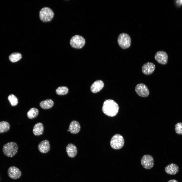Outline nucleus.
Returning <instances> with one entry per match:
<instances>
[{"instance_id":"obj_1","label":"nucleus","mask_w":182,"mask_h":182,"mask_svg":"<svg viewBox=\"0 0 182 182\" xmlns=\"http://www.w3.org/2000/svg\"><path fill=\"white\" fill-rule=\"evenodd\" d=\"M119 106L115 101L111 99L106 100L104 102L102 107L103 112L106 115L113 117L118 113Z\"/></svg>"},{"instance_id":"obj_2","label":"nucleus","mask_w":182,"mask_h":182,"mask_svg":"<svg viewBox=\"0 0 182 182\" xmlns=\"http://www.w3.org/2000/svg\"><path fill=\"white\" fill-rule=\"evenodd\" d=\"M18 147L17 144L14 142H10L5 144L3 148L4 154L7 156L12 157L17 153Z\"/></svg>"},{"instance_id":"obj_3","label":"nucleus","mask_w":182,"mask_h":182,"mask_svg":"<svg viewBox=\"0 0 182 182\" xmlns=\"http://www.w3.org/2000/svg\"><path fill=\"white\" fill-rule=\"evenodd\" d=\"M117 41L119 46L122 49L128 48L131 45V38L129 35L126 33L120 34L118 36Z\"/></svg>"},{"instance_id":"obj_4","label":"nucleus","mask_w":182,"mask_h":182,"mask_svg":"<svg viewBox=\"0 0 182 182\" xmlns=\"http://www.w3.org/2000/svg\"><path fill=\"white\" fill-rule=\"evenodd\" d=\"M110 143L112 148L115 149H119L122 148L124 145V141L122 135L117 134L112 137Z\"/></svg>"},{"instance_id":"obj_5","label":"nucleus","mask_w":182,"mask_h":182,"mask_svg":"<svg viewBox=\"0 0 182 182\" xmlns=\"http://www.w3.org/2000/svg\"><path fill=\"white\" fill-rule=\"evenodd\" d=\"M54 16L52 10L49 7L42 8L39 12V17L41 20L44 22L50 21Z\"/></svg>"},{"instance_id":"obj_6","label":"nucleus","mask_w":182,"mask_h":182,"mask_svg":"<svg viewBox=\"0 0 182 182\" xmlns=\"http://www.w3.org/2000/svg\"><path fill=\"white\" fill-rule=\"evenodd\" d=\"M85 40L82 36L78 35L73 36L71 39L70 43L73 48L76 49H81L84 46Z\"/></svg>"},{"instance_id":"obj_7","label":"nucleus","mask_w":182,"mask_h":182,"mask_svg":"<svg viewBox=\"0 0 182 182\" xmlns=\"http://www.w3.org/2000/svg\"><path fill=\"white\" fill-rule=\"evenodd\" d=\"M141 161L142 166L144 168L146 169L151 168L154 165L153 158L150 155H144L142 158Z\"/></svg>"},{"instance_id":"obj_8","label":"nucleus","mask_w":182,"mask_h":182,"mask_svg":"<svg viewBox=\"0 0 182 182\" xmlns=\"http://www.w3.org/2000/svg\"><path fill=\"white\" fill-rule=\"evenodd\" d=\"M135 90L136 93L140 96L145 97L149 94V90L146 85L141 83L137 84L135 87Z\"/></svg>"},{"instance_id":"obj_9","label":"nucleus","mask_w":182,"mask_h":182,"mask_svg":"<svg viewBox=\"0 0 182 182\" xmlns=\"http://www.w3.org/2000/svg\"><path fill=\"white\" fill-rule=\"evenodd\" d=\"M154 58L159 63L163 65L166 64L168 62V56L167 53L163 51H159L155 54Z\"/></svg>"},{"instance_id":"obj_10","label":"nucleus","mask_w":182,"mask_h":182,"mask_svg":"<svg viewBox=\"0 0 182 182\" xmlns=\"http://www.w3.org/2000/svg\"><path fill=\"white\" fill-rule=\"evenodd\" d=\"M7 173L10 178L14 179L19 178L21 175V173L19 169L14 166H12L9 168Z\"/></svg>"},{"instance_id":"obj_11","label":"nucleus","mask_w":182,"mask_h":182,"mask_svg":"<svg viewBox=\"0 0 182 182\" xmlns=\"http://www.w3.org/2000/svg\"><path fill=\"white\" fill-rule=\"evenodd\" d=\"M155 67V65L151 62H147L143 65L142 67V71L145 75H150L154 71Z\"/></svg>"},{"instance_id":"obj_12","label":"nucleus","mask_w":182,"mask_h":182,"mask_svg":"<svg viewBox=\"0 0 182 182\" xmlns=\"http://www.w3.org/2000/svg\"><path fill=\"white\" fill-rule=\"evenodd\" d=\"M38 148L39 151L42 153H45L48 152L50 149L49 141L46 140L41 141L38 145Z\"/></svg>"},{"instance_id":"obj_13","label":"nucleus","mask_w":182,"mask_h":182,"mask_svg":"<svg viewBox=\"0 0 182 182\" xmlns=\"http://www.w3.org/2000/svg\"><path fill=\"white\" fill-rule=\"evenodd\" d=\"M165 170L167 174L171 175H174L178 172L179 167L175 164L171 163L165 167Z\"/></svg>"},{"instance_id":"obj_14","label":"nucleus","mask_w":182,"mask_h":182,"mask_svg":"<svg viewBox=\"0 0 182 182\" xmlns=\"http://www.w3.org/2000/svg\"><path fill=\"white\" fill-rule=\"evenodd\" d=\"M104 86L103 82L101 80L95 81L92 85L90 90L94 93H96L101 90Z\"/></svg>"},{"instance_id":"obj_15","label":"nucleus","mask_w":182,"mask_h":182,"mask_svg":"<svg viewBox=\"0 0 182 182\" xmlns=\"http://www.w3.org/2000/svg\"><path fill=\"white\" fill-rule=\"evenodd\" d=\"M81 127L79 123L76 121H73L70 123L69 127V131L72 133L76 134L79 132Z\"/></svg>"},{"instance_id":"obj_16","label":"nucleus","mask_w":182,"mask_h":182,"mask_svg":"<svg viewBox=\"0 0 182 182\" xmlns=\"http://www.w3.org/2000/svg\"><path fill=\"white\" fill-rule=\"evenodd\" d=\"M66 151L68 156L71 158L75 157L77 153L76 147L71 143L69 144L67 146Z\"/></svg>"},{"instance_id":"obj_17","label":"nucleus","mask_w":182,"mask_h":182,"mask_svg":"<svg viewBox=\"0 0 182 182\" xmlns=\"http://www.w3.org/2000/svg\"><path fill=\"white\" fill-rule=\"evenodd\" d=\"M44 127L43 124L40 122L37 123L34 125L33 133L35 136H38L42 135L44 131Z\"/></svg>"},{"instance_id":"obj_18","label":"nucleus","mask_w":182,"mask_h":182,"mask_svg":"<svg viewBox=\"0 0 182 182\" xmlns=\"http://www.w3.org/2000/svg\"><path fill=\"white\" fill-rule=\"evenodd\" d=\"M54 102L51 99H48L41 101L40 103V106L43 109H46L51 108L53 106Z\"/></svg>"},{"instance_id":"obj_19","label":"nucleus","mask_w":182,"mask_h":182,"mask_svg":"<svg viewBox=\"0 0 182 182\" xmlns=\"http://www.w3.org/2000/svg\"><path fill=\"white\" fill-rule=\"evenodd\" d=\"M39 114V110L36 108L33 107L31 108L28 112L27 115L29 119H32L37 117Z\"/></svg>"},{"instance_id":"obj_20","label":"nucleus","mask_w":182,"mask_h":182,"mask_svg":"<svg viewBox=\"0 0 182 182\" xmlns=\"http://www.w3.org/2000/svg\"><path fill=\"white\" fill-rule=\"evenodd\" d=\"M10 125L8 122L6 121L0 122V133L7 131L10 129Z\"/></svg>"},{"instance_id":"obj_21","label":"nucleus","mask_w":182,"mask_h":182,"mask_svg":"<svg viewBox=\"0 0 182 182\" xmlns=\"http://www.w3.org/2000/svg\"><path fill=\"white\" fill-rule=\"evenodd\" d=\"M22 57L21 54L19 53H14L9 56V59L11 62H14L20 60Z\"/></svg>"},{"instance_id":"obj_22","label":"nucleus","mask_w":182,"mask_h":182,"mask_svg":"<svg viewBox=\"0 0 182 182\" xmlns=\"http://www.w3.org/2000/svg\"><path fill=\"white\" fill-rule=\"evenodd\" d=\"M68 88L65 86L59 87L56 90V94L59 95H64L67 94L68 92Z\"/></svg>"},{"instance_id":"obj_23","label":"nucleus","mask_w":182,"mask_h":182,"mask_svg":"<svg viewBox=\"0 0 182 182\" xmlns=\"http://www.w3.org/2000/svg\"><path fill=\"white\" fill-rule=\"evenodd\" d=\"M8 99L12 106H15L18 104V101L17 98L14 95L11 94L9 95L8 97Z\"/></svg>"},{"instance_id":"obj_24","label":"nucleus","mask_w":182,"mask_h":182,"mask_svg":"<svg viewBox=\"0 0 182 182\" xmlns=\"http://www.w3.org/2000/svg\"><path fill=\"white\" fill-rule=\"evenodd\" d=\"M175 130L176 132L179 135L182 134V123L179 122L175 126Z\"/></svg>"},{"instance_id":"obj_25","label":"nucleus","mask_w":182,"mask_h":182,"mask_svg":"<svg viewBox=\"0 0 182 182\" xmlns=\"http://www.w3.org/2000/svg\"><path fill=\"white\" fill-rule=\"evenodd\" d=\"M177 4L179 5H182V0H177L176 1Z\"/></svg>"},{"instance_id":"obj_26","label":"nucleus","mask_w":182,"mask_h":182,"mask_svg":"<svg viewBox=\"0 0 182 182\" xmlns=\"http://www.w3.org/2000/svg\"><path fill=\"white\" fill-rule=\"evenodd\" d=\"M167 182H178L176 180L173 179H171L168 181Z\"/></svg>"},{"instance_id":"obj_27","label":"nucleus","mask_w":182,"mask_h":182,"mask_svg":"<svg viewBox=\"0 0 182 182\" xmlns=\"http://www.w3.org/2000/svg\"><path fill=\"white\" fill-rule=\"evenodd\" d=\"M67 131H69V130H67Z\"/></svg>"}]
</instances>
